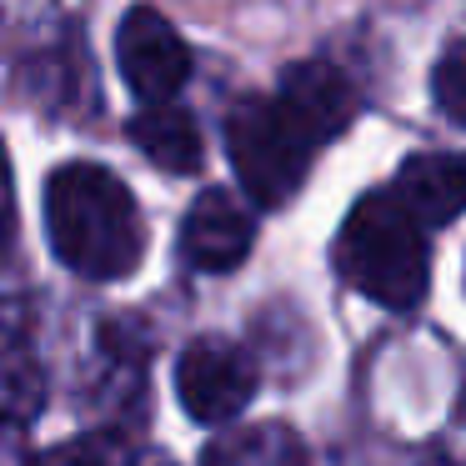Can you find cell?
<instances>
[{
	"label": "cell",
	"mask_w": 466,
	"mask_h": 466,
	"mask_svg": "<svg viewBox=\"0 0 466 466\" xmlns=\"http://www.w3.org/2000/svg\"><path fill=\"white\" fill-rule=\"evenodd\" d=\"M391 196L421 226H451L456 216H466V156H456V151L411 156L396 171Z\"/></svg>",
	"instance_id": "ba28073f"
},
{
	"label": "cell",
	"mask_w": 466,
	"mask_h": 466,
	"mask_svg": "<svg viewBox=\"0 0 466 466\" xmlns=\"http://www.w3.org/2000/svg\"><path fill=\"white\" fill-rule=\"evenodd\" d=\"M46 236L56 261L86 281H121L146 256V226L131 191L91 161H71L46 181Z\"/></svg>",
	"instance_id": "6da1fadb"
},
{
	"label": "cell",
	"mask_w": 466,
	"mask_h": 466,
	"mask_svg": "<svg viewBox=\"0 0 466 466\" xmlns=\"http://www.w3.org/2000/svg\"><path fill=\"white\" fill-rule=\"evenodd\" d=\"M46 406V366L21 326H0V416L15 426L35 421Z\"/></svg>",
	"instance_id": "30bf717a"
},
{
	"label": "cell",
	"mask_w": 466,
	"mask_h": 466,
	"mask_svg": "<svg viewBox=\"0 0 466 466\" xmlns=\"http://www.w3.org/2000/svg\"><path fill=\"white\" fill-rule=\"evenodd\" d=\"M256 226L231 191H201L181 221V251L196 271H236L251 256Z\"/></svg>",
	"instance_id": "52a82bcc"
},
{
	"label": "cell",
	"mask_w": 466,
	"mask_h": 466,
	"mask_svg": "<svg viewBox=\"0 0 466 466\" xmlns=\"http://www.w3.org/2000/svg\"><path fill=\"white\" fill-rule=\"evenodd\" d=\"M176 396L191 421L221 426L256 396V361L226 336H201L176 361Z\"/></svg>",
	"instance_id": "277c9868"
},
{
	"label": "cell",
	"mask_w": 466,
	"mask_h": 466,
	"mask_svg": "<svg viewBox=\"0 0 466 466\" xmlns=\"http://www.w3.org/2000/svg\"><path fill=\"white\" fill-rule=\"evenodd\" d=\"M126 136H131L136 151H146L161 171H196L206 156V141H201V126H196L191 111H181V106L171 101H151L141 106V111L131 116V126H126Z\"/></svg>",
	"instance_id": "9c48e42d"
},
{
	"label": "cell",
	"mask_w": 466,
	"mask_h": 466,
	"mask_svg": "<svg viewBox=\"0 0 466 466\" xmlns=\"http://www.w3.org/2000/svg\"><path fill=\"white\" fill-rule=\"evenodd\" d=\"M25 466H171L161 451H136L121 436H81V441H66L61 451L31 456Z\"/></svg>",
	"instance_id": "7c38bea8"
},
{
	"label": "cell",
	"mask_w": 466,
	"mask_h": 466,
	"mask_svg": "<svg viewBox=\"0 0 466 466\" xmlns=\"http://www.w3.org/2000/svg\"><path fill=\"white\" fill-rule=\"evenodd\" d=\"M116 66H121L126 86L151 101H176V91L191 76V51H186L181 31L151 5L126 11V21L116 25Z\"/></svg>",
	"instance_id": "5b68a950"
},
{
	"label": "cell",
	"mask_w": 466,
	"mask_h": 466,
	"mask_svg": "<svg viewBox=\"0 0 466 466\" xmlns=\"http://www.w3.org/2000/svg\"><path fill=\"white\" fill-rule=\"evenodd\" d=\"M226 151H231L236 176H241V186L251 191L256 206H286L301 191L316 146L281 111V101L246 96L226 116Z\"/></svg>",
	"instance_id": "3957f363"
},
{
	"label": "cell",
	"mask_w": 466,
	"mask_h": 466,
	"mask_svg": "<svg viewBox=\"0 0 466 466\" xmlns=\"http://www.w3.org/2000/svg\"><path fill=\"white\" fill-rule=\"evenodd\" d=\"M201 466H306V446L291 426L266 421V426H246V431L211 441Z\"/></svg>",
	"instance_id": "8fae6325"
},
{
	"label": "cell",
	"mask_w": 466,
	"mask_h": 466,
	"mask_svg": "<svg viewBox=\"0 0 466 466\" xmlns=\"http://www.w3.org/2000/svg\"><path fill=\"white\" fill-rule=\"evenodd\" d=\"M431 96L441 106V116H451L456 126H466V46L446 51L431 71Z\"/></svg>",
	"instance_id": "4fadbf2b"
},
{
	"label": "cell",
	"mask_w": 466,
	"mask_h": 466,
	"mask_svg": "<svg viewBox=\"0 0 466 466\" xmlns=\"http://www.w3.org/2000/svg\"><path fill=\"white\" fill-rule=\"evenodd\" d=\"M421 231L426 226L391 191H371L336 231V266L366 301L411 311L431 286V246Z\"/></svg>",
	"instance_id": "7a4b0ae2"
},
{
	"label": "cell",
	"mask_w": 466,
	"mask_h": 466,
	"mask_svg": "<svg viewBox=\"0 0 466 466\" xmlns=\"http://www.w3.org/2000/svg\"><path fill=\"white\" fill-rule=\"evenodd\" d=\"M276 101H281V111L306 131V141H311L316 151H321V146H331L336 136H346V126L356 121V91H351V81H346L336 66H326V61H296V66H286Z\"/></svg>",
	"instance_id": "8992f818"
}]
</instances>
